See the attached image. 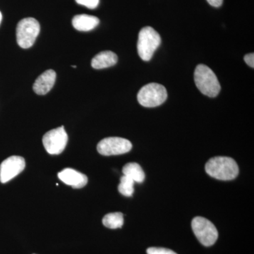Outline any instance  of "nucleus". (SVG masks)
<instances>
[{
  "instance_id": "1",
  "label": "nucleus",
  "mask_w": 254,
  "mask_h": 254,
  "mask_svg": "<svg viewBox=\"0 0 254 254\" xmlns=\"http://www.w3.org/2000/svg\"><path fill=\"white\" fill-rule=\"evenodd\" d=\"M205 172L213 178L229 181L236 178L239 167L234 159L228 157H215L205 164Z\"/></svg>"
},
{
  "instance_id": "3",
  "label": "nucleus",
  "mask_w": 254,
  "mask_h": 254,
  "mask_svg": "<svg viewBox=\"0 0 254 254\" xmlns=\"http://www.w3.org/2000/svg\"><path fill=\"white\" fill-rule=\"evenodd\" d=\"M161 43V38L158 32L150 26L143 28L138 34V54L143 61L148 62Z\"/></svg>"
},
{
  "instance_id": "18",
  "label": "nucleus",
  "mask_w": 254,
  "mask_h": 254,
  "mask_svg": "<svg viewBox=\"0 0 254 254\" xmlns=\"http://www.w3.org/2000/svg\"><path fill=\"white\" fill-rule=\"evenodd\" d=\"M148 254H177L173 251L165 248H158V247H150L147 250Z\"/></svg>"
},
{
  "instance_id": "6",
  "label": "nucleus",
  "mask_w": 254,
  "mask_h": 254,
  "mask_svg": "<svg viewBox=\"0 0 254 254\" xmlns=\"http://www.w3.org/2000/svg\"><path fill=\"white\" fill-rule=\"evenodd\" d=\"M191 227L195 237L205 247L213 245L218 240V230L208 219L195 217L192 220Z\"/></svg>"
},
{
  "instance_id": "14",
  "label": "nucleus",
  "mask_w": 254,
  "mask_h": 254,
  "mask_svg": "<svg viewBox=\"0 0 254 254\" xmlns=\"http://www.w3.org/2000/svg\"><path fill=\"white\" fill-rule=\"evenodd\" d=\"M124 175L129 177L134 182L142 183L145 180V173L141 167L136 163H127L124 166Z\"/></svg>"
},
{
  "instance_id": "19",
  "label": "nucleus",
  "mask_w": 254,
  "mask_h": 254,
  "mask_svg": "<svg viewBox=\"0 0 254 254\" xmlns=\"http://www.w3.org/2000/svg\"><path fill=\"white\" fill-rule=\"evenodd\" d=\"M245 63L250 66V67L254 68V53H250V54L246 55L245 56Z\"/></svg>"
},
{
  "instance_id": "7",
  "label": "nucleus",
  "mask_w": 254,
  "mask_h": 254,
  "mask_svg": "<svg viewBox=\"0 0 254 254\" xmlns=\"http://www.w3.org/2000/svg\"><path fill=\"white\" fill-rule=\"evenodd\" d=\"M68 142V135L63 126L47 132L43 136V143L49 154L58 155L63 153Z\"/></svg>"
},
{
  "instance_id": "11",
  "label": "nucleus",
  "mask_w": 254,
  "mask_h": 254,
  "mask_svg": "<svg viewBox=\"0 0 254 254\" xmlns=\"http://www.w3.org/2000/svg\"><path fill=\"white\" fill-rule=\"evenodd\" d=\"M56 76L54 70H47L40 75L35 81L33 86V91L38 95L47 94L54 86Z\"/></svg>"
},
{
  "instance_id": "16",
  "label": "nucleus",
  "mask_w": 254,
  "mask_h": 254,
  "mask_svg": "<svg viewBox=\"0 0 254 254\" xmlns=\"http://www.w3.org/2000/svg\"><path fill=\"white\" fill-rule=\"evenodd\" d=\"M133 185H134V182L129 177L124 175L120 180V184L118 187L119 191L125 196H131L134 191Z\"/></svg>"
},
{
  "instance_id": "22",
  "label": "nucleus",
  "mask_w": 254,
  "mask_h": 254,
  "mask_svg": "<svg viewBox=\"0 0 254 254\" xmlns=\"http://www.w3.org/2000/svg\"><path fill=\"white\" fill-rule=\"evenodd\" d=\"M72 67L76 68V66H72Z\"/></svg>"
},
{
  "instance_id": "17",
  "label": "nucleus",
  "mask_w": 254,
  "mask_h": 254,
  "mask_svg": "<svg viewBox=\"0 0 254 254\" xmlns=\"http://www.w3.org/2000/svg\"><path fill=\"white\" fill-rule=\"evenodd\" d=\"M76 3L86 6L90 9H94L99 4L100 0H76Z\"/></svg>"
},
{
  "instance_id": "5",
  "label": "nucleus",
  "mask_w": 254,
  "mask_h": 254,
  "mask_svg": "<svg viewBox=\"0 0 254 254\" xmlns=\"http://www.w3.org/2000/svg\"><path fill=\"white\" fill-rule=\"evenodd\" d=\"M41 31L40 23L34 18H26L18 23L16 27V41L23 49L33 46Z\"/></svg>"
},
{
  "instance_id": "21",
  "label": "nucleus",
  "mask_w": 254,
  "mask_h": 254,
  "mask_svg": "<svg viewBox=\"0 0 254 254\" xmlns=\"http://www.w3.org/2000/svg\"><path fill=\"white\" fill-rule=\"evenodd\" d=\"M1 20H2V14H1V11H0V24H1Z\"/></svg>"
},
{
  "instance_id": "10",
  "label": "nucleus",
  "mask_w": 254,
  "mask_h": 254,
  "mask_svg": "<svg viewBox=\"0 0 254 254\" xmlns=\"http://www.w3.org/2000/svg\"><path fill=\"white\" fill-rule=\"evenodd\" d=\"M58 177L62 182L74 189H81L88 183V177L71 168L64 169L58 173Z\"/></svg>"
},
{
  "instance_id": "4",
  "label": "nucleus",
  "mask_w": 254,
  "mask_h": 254,
  "mask_svg": "<svg viewBox=\"0 0 254 254\" xmlns=\"http://www.w3.org/2000/svg\"><path fill=\"white\" fill-rule=\"evenodd\" d=\"M168 98V92L163 85L156 83H148L142 87L137 95L138 103L145 108H155L165 103Z\"/></svg>"
},
{
  "instance_id": "13",
  "label": "nucleus",
  "mask_w": 254,
  "mask_h": 254,
  "mask_svg": "<svg viewBox=\"0 0 254 254\" xmlns=\"http://www.w3.org/2000/svg\"><path fill=\"white\" fill-rule=\"evenodd\" d=\"M118 56L112 51H103L95 55L91 61L92 67L102 69L113 66L118 63Z\"/></svg>"
},
{
  "instance_id": "2",
  "label": "nucleus",
  "mask_w": 254,
  "mask_h": 254,
  "mask_svg": "<svg viewBox=\"0 0 254 254\" xmlns=\"http://www.w3.org/2000/svg\"><path fill=\"white\" fill-rule=\"evenodd\" d=\"M194 81L200 92L210 98L216 97L221 89L216 75L206 65L198 64L196 66Z\"/></svg>"
},
{
  "instance_id": "12",
  "label": "nucleus",
  "mask_w": 254,
  "mask_h": 254,
  "mask_svg": "<svg viewBox=\"0 0 254 254\" xmlns=\"http://www.w3.org/2000/svg\"><path fill=\"white\" fill-rule=\"evenodd\" d=\"M99 23V18L88 14L76 15L72 19L73 28L78 31H92L98 26Z\"/></svg>"
},
{
  "instance_id": "15",
  "label": "nucleus",
  "mask_w": 254,
  "mask_h": 254,
  "mask_svg": "<svg viewBox=\"0 0 254 254\" xmlns=\"http://www.w3.org/2000/svg\"><path fill=\"white\" fill-rule=\"evenodd\" d=\"M103 223L108 228H121L124 224L123 214L122 213L107 214L103 219Z\"/></svg>"
},
{
  "instance_id": "8",
  "label": "nucleus",
  "mask_w": 254,
  "mask_h": 254,
  "mask_svg": "<svg viewBox=\"0 0 254 254\" xmlns=\"http://www.w3.org/2000/svg\"><path fill=\"white\" fill-rule=\"evenodd\" d=\"M131 142L120 137H108L99 142L97 150L105 156L125 154L131 150Z\"/></svg>"
},
{
  "instance_id": "20",
  "label": "nucleus",
  "mask_w": 254,
  "mask_h": 254,
  "mask_svg": "<svg viewBox=\"0 0 254 254\" xmlns=\"http://www.w3.org/2000/svg\"><path fill=\"white\" fill-rule=\"evenodd\" d=\"M207 1L214 7H219L222 4L223 0H207Z\"/></svg>"
},
{
  "instance_id": "9",
  "label": "nucleus",
  "mask_w": 254,
  "mask_h": 254,
  "mask_svg": "<svg viewBox=\"0 0 254 254\" xmlns=\"http://www.w3.org/2000/svg\"><path fill=\"white\" fill-rule=\"evenodd\" d=\"M26 167L24 158L21 156L9 157L0 165V182L4 184L22 173Z\"/></svg>"
}]
</instances>
